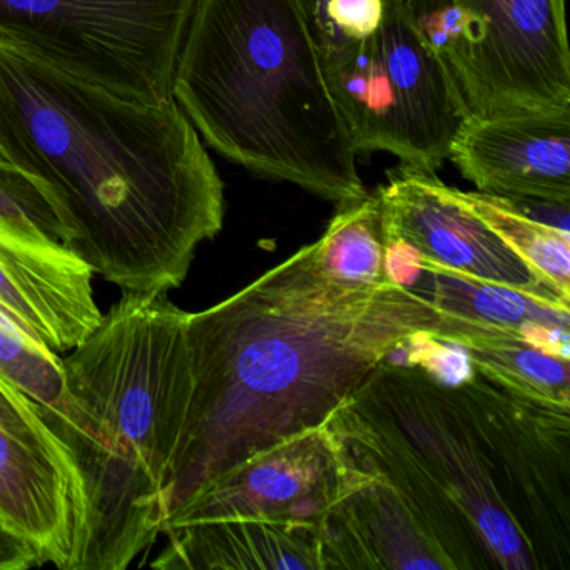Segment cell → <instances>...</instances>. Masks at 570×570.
Instances as JSON below:
<instances>
[{"label": "cell", "mask_w": 570, "mask_h": 570, "mask_svg": "<svg viewBox=\"0 0 570 570\" xmlns=\"http://www.w3.org/2000/svg\"><path fill=\"white\" fill-rule=\"evenodd\" d=\"M376 193L385 242H403L415 249L420 265L570 303L473 213L462 191L440 181L435 173L402 163L390 169L389 183Z\"/></svg>", "instance_id": "8fae6325"}, {"label": "cell", "mask_w": 570, "mask_h": 570, "mask_svg": "<svg viewBox=\"0 0 570 570\" xmlns=\"http://www.w3.org/2000/svg\"><path fill=\"white\" fill-rule=\"evenodd\" d=\"M198 0H0V46L129 101L173 99Z\"/></svg>", "instance_id": "ba28073f"}, {"label": "cell", "mask_w": 570, "mask_h": 570, "mask_svg": "<svg viewBox=\"0 0 570 570\" xmlns=\"http://www.w3.org/2000/svg\"><path fill=\"white\" fill-rule=\"evenodd\" d=\"M85 489L68 445L31 396L0 375V520L41 566L76 570L86 537Z\"/></svg>", "instance_id": "30bf717a"}, {"label": "cell", "mask_w": 570, "mask_h": 570, "mask_svg": "<svg viewBox=\"0 0 570 570\" xmlns=\"http://www.w3.org/2000/svg\"><path fill=\"white\" fill-rule=\"evenodd\" d=\"M476 216L539 273L562 298L570 299V235L523 215L503 196L462 193Z\"/></svg>", "instance_id": "ac0fdd59"}, {"label": "cell", "mask_w": 570, "mask_h": 570, "mask_svg": "<svg viewBox=\"0 0 570 570\" xmlns=\"http://www.w3.org/2000/svg\"><path fill=\"white\" fill-rule=\"evenodd\" d=\"M433 336L462 346L473 366L517 389L570 403L569 356L550 352L522 330L440 312Z\"/></svg>", "instance_id": "2e32d148"}, {"label": "cell", "mask_w": 570, "mask_h": 570, "mask_svg": "<svg viewBox=\"0 0 570 570\" xmlns=\"http://www.w3.org/2000/svg\"><path fill=\"white\" fill-rule=\"evenodd\" d=\"M390 355L328 416L365 483L323 525L328 570H569L570 403Z\"/></svg>", "instance_id": "6da1fadb"}, {"label": "cell", "mask_w": 570, "mask_h": 570, "mask_svg": "<svg viewBox=\"0 0 570 570\" xmlns=\"http://www.w3.org/2000/svg\"><path fill=\"white\" fill-rule=\"evenodd\" d=\"M298 4L322 51L342 36L330 24L328 14H326L328 0H298Z\"/></svg>", "instance_id": "cb8c5ba5"}, {"label": "cell", "mask_w": 570, "mask_h": 570, "mask_svg": "<svg viewBox=\"0 0 570 570\" xmlns=\"http://www.w3.org/2000/svg\"><path fill=\"white\" fill-rule=\"evenodd\" d=\"M470 116L570 115L563 0H409Z\"/></svg>", "instance_id": "52a82bcc"}, {"label": "cell", "mask_w": 570, "mask_h": 570, "mask_svg": "<svg viewBox=\"0 0 570 570\" xmlns=\"http://www.w3.org/2000/svg\"><path fill=\"white\" fill-rule=\"evenodd\" d=\"M0 219L65 243L66 229L38 179L0 158Z\"/></svg>", "instance_id": "ffe728a7"}, {"label": "cell", "mask_w": 570, "mask_h": 570, "mask_svg": "<svg viewBox=\"0 0 570 570\" xmlns=\"http://www.w3.org/2000/svg\"><path fill=\"white\" fill-rule=\"evenodd\" d=\"M320 527L228 519L168 529L153 569L323 570Z\"/></svg>", "instance_id": "5bb4252c"}, {"label": "cell", "mask_w": 570, "mask_h": 570, "mask_svg": "<svg viewBox=\"0 0 570 570\" xmlns=\"http://www.w3.org/2000/svg\"><path fill=\"white\" fill-rule=\"evenodd\" d=\"M439 316L409 286L330 278L318 242L225 302L188 313L191 396L166 520L213 476L325 423L379 363L433 335Z\"/></svg>", "instance_id": "7a4b0ae2"}, {"label": "cell", "mask_w": 570, "mask_h": 570, "mask_svg": "<svg viewBox=\"0 0 570 570\" xmlns=\"http://www.w3.org/2000/svg\"><path fill=\"white\" fill-rule=\"evenodd\" d=\"M186 318L168 293L122 292L62 358L66 415L55 432L88 510L76 570H126L163 535L191 396Z\"/></svg>", "instance_id": "277c9868"}, {"label": "cell", "mask_w": 570, "mask_h": 570, "mask_svg": "<svg viewBox=\"0 0 570 570\" xmlns=\"http://www.w3.org/2000/svg\"><path fill=\"white\" fill-rule=\"evenodd\" d=\"M330 24L346 39H365L382 24L385 0H328Z\"/></svg>", "instance_id": "44dd1931"}, {"label": "cell", "mask_w": 570, "mask_h": 570, "mask_svg": "<svg viewBox=\"0 0 570 570\" xmlns=\"http://www.w3.org/2000/svg\"><path fill=\"white\" fill-rule=\"evenodd\" d=\"M322 56L330 91L358 155L389 153L430 173L449 159L470 112L409 0H385V16L372 36H340Z\"/></svg>", "instance_id": "8992f818"}, {"label": "cell", "mask_w": 570, "mask_h": 570, "mask_svg": "<svg viewBox=\"0 0 570 570\" xmlns=\"http://www.w3.org/2000/svg\"><path fill=\"white\" fill-rule=\"evenodd\" d=\"M422 268V275L409 288L429 299L439 312L522 330L550 352L570 356L569 303L539 298L426 263Z\"/></svg>", "instance_id": "9a60e30c"}, {"label": "cell", "mask_w": 570, "mask_h": 570, "mask_svg": "<svg viewBox=\"0 0 570 570\" xmlns=\"http://www.w3.org/2000/svg\"><path fill=\"white\" fill-rule=\"evenodd\" d=\"M383 268L386 282L402 286H412L423 272L419 253L403 242H385Z\"/></svg>", "instance_id": "7402d4cb"}, {"label": "cell", "mask_w": 570, "mask_h": 570, "mask_svg": "<svg viewBox=\"0 0 570 570\" xmlns=\"http://www.w3.org/2000/svg\"><path fill=\"white\" fill-rule=\"evenodd\" d=\"M173 98L216 153L262 178L336 206L366 193L298 0H198Z\"/></svg>", "instance_id": "5b68a950"}, {"label": "cell", "mask_w": 570, "mask_h": 570, "mask_svg": "<svg viewBox=\"0 0 570 570\" xmlns=\"http://www.w3.org/2000/svg\"><path fill=\"white\" fill-rule=\"evenodd\" d=\"M449 159L480 193L570 205V115L470 116Z\"/></svg>", "instance_id": "4fadbf2b"}, {"label": "cell", "mask_w": 570, "mask_h": 570, "mask_svg": "<svg viewBox=\"0 0 570 570\" xmlns=\"http://www.w3.org/2000/svg\"><path fill=\"white\" fill-rule=\"evenodd\" d=\"M320 262L330 278L343 285L385 283V235L379 193L342 203L318 239Z\"/></svg>", "instance_id": "e0dca14e"}, {"label": "cell", "mask_w": 570, "mask_h": 570, "mask_svg": "<svg viewBox=\"0 0 570 570\" xmlns=\"http://www.w3.org/2000/svg\"><path fill=\"white\" fill-rule=\"evenodd\" d=\"M365 483L328 423L303 430L199 487L165 523L168 529L249 519L322 529L345 497Z\"/></svg>", "instance_id": "9c48e42d"}, {"label": "cell", "mask_w": 570, "mask_h": 570, "mask_svg": "<svg viewBox=\"0 0 570 570\" xmlns=\"http://www.w3.org/2000/svg\"><path fill=\"white\" fill-rule=\"evenodd\" d=\"M0 158L38 179L66 246L122 292L183 285L225 186L175 98L129 101L0 46Z\"/></svg>", "instance_id": "3957f363"}, {"label": "cell", "mask_w": 570, "mask_h": 570, "mask_svg": "<svg viewBox=\"0 0 570 570\" xmlns=\"http://www.w3.org/2000/svg\"><path fill=\"white\" fill-rule=\"evenodd\" d=\"M92 278L65 243L0 219V306L52 352H71L101 323Z\"/></svg>", "instance_id": "7c38bea8"}, {"label": "cell", "mask_w": 570, "mask_h": 570, "mask_svg": "<svg viewBox=\"0 0 570 570\" xmlns=\"http://www.w3.org/2000/svg\"><path fill=\"white\" fill-rule=\"evenodd\" d=\"M0 375L39 403L52 430L65 420V365L0 306Z\"/></svg>", "instance_id": "d6986e66"}, {"label": "cell", "mask_w": 570, "mask_h": 570, "mask_svg": "<svg viewBox=\"0 0 570 570\" xmlns=\"http://www.w3.org/2000/svg\"><path fill=\"white\" fill-rule=\"evenodd\" d=\"M41 567L35 549L0 520V570H28Z\"/></svg>", "instance_id": "603a6c76"}]
</instances>
